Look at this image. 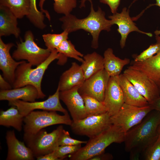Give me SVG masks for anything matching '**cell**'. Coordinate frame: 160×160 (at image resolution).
Masks as SVG:
<instances>
[{
	"instance_id": "cell-1",
	"label": "cell",
	"mask_w": 160,
	"mask_h": 160,
	"mask_svg": "<svg viewBox=\"0 0 160 160\" xmlns=\"http://www.w3.org/2000/svg\"><path fill=\"white\" fill-rule=\"evenodd\" d=\"M160 125V112L153 110L125 133V149L130 153V159H139L141 155L156 141Z\"/></svg>"
},
{
	"instance_id": "cell-2",
	"label": "cell",
	"mask_w": 160,
	"mask_h": 160,
	"mask_svg": "<svg viewBox=\"0 0 160 160\" xmlns=\"http://www.w3.org/2000/svg\"><path fill=\"white\" fill-rule=\"evenodd\" d=\"M88 0L91 3V8L90 12L87 17L78 19L70 13L60 18L59 20L62 23V29L68 33L80 29L89 33L92 37L91 47L97 49L98 47L100 33L103 30L109 31L113 24L111 20L106 18L105 12L100 7H98L97 11H95L92 0Z\"/></svg>"
},
{
	"instance_id": "cell-3",
	"label": "cell",
	"mask_w": 160,
	"mask_h": 160,
	"mask_svg": "<svg viewBox=\"0 0 160 160\" xmlns=\"http://www.w3.org/2000/svg\"><path fill=\"white\" fill-rule=\"evenodd\" d=\"M125 133L119 126L112 124L97 135L89 138L86 145L81 147L70 158L71 160H88L105 151L112 143L124 142Z\"/></svg>"
},
{
	"instance_id": "cell-4",
	"label": "cell",
	"mask_w": 160,
	"mask_h": 160,
	"mask_svg": "<svg viewBox=\"0 0 160 160\" xmlns=\"http://www.w3.org/2000/svg\"><path fill=\"white\" fill-rule=\"evenodd\" d=\"M59 55L56 49L51 52L47 58L34 68L28 62L24 61L16 68L15 79L12 86L13 88L23 87L28 85L35 87L39 93L38 99H43L45 95L42 91L41 83L44 73L49 65L54 60L58 59Z\"/></svg>"
},
{
	"instance_id": "cell-5",
	"label": "cell",
	"mask_w": 160,
	"mask_h": 160,
	"mask_svg": "<svg viewBox=\"0 0 160 160\" xmlns=\"http://www.w3.org/2000/svg\"><path fill=\"white\" fill-rule=\"evenodd\" d=\"M60 125L52 132L48 133L43 129L34 134H24L23 138L27 146L35 158L50 153L59 146V137L63 129Z\"/></svg>"
},
{
	"instance_id": "cell-6",
	"label": "cell",
	"mask_w": 160,
	"mask_h": 160,
	"mask_svg": "<svg viewBox=\"0 0 160 160\" xmlns=\"http://www.w3.org/2000/svg\"><path fill=\"white\" fill-rule=\"evenodd\" d=\"M72 122L68 113L61 115L56 111H33L24 118V134H35L47 127L55 124L70 126Z\"/></svg>"
},
{
	"instance_id": "cell-7",
	"label": "cell",
	"mask_w": 160,
	"mask_h": 160,
	"mask_svg": "<svg viewBox=\"0 0 160 160\" xmlns=\"http://www.w3.org/2000/svg\"><path fill=\"white\" fill-rule=\"evenodd\" d=\"M51 53L47 49L38 46L34 40L33 34L28 30L25 34L24 41L17 44V48L12 56L16 60H26L33 66H37L45 60Z\"/></svg>"
},
{
	"instance_id": "cell-8",
	"label": "cell",
	"mask_w": 160,
	"mask_h": 160,
	"mask_svg": "<svg viewBox=\"0 0 160 160\" xmlns=\"http://www.w3.org/2000/svg\"><path fill=\"white\" fill-rule=\"evenodd\" d=\"M108 112L98 115L87 116L76 121L70 126L74 134L93 137L106 130L113 124Z\"/></svg>"
},
{
	"instance_id": "cell-9",
	"label": "cell",
	"mask_w": 160,
	"mask_h": 160,
	"mask_svg": "<svg viewBox=\"0 0 160 160\" xmlns=\"http://www.w3.org/2000/svg\"><path fill=\"white\" fill-rule=\"evenodd\" d=\"M152 110L150 105L138 107L124 103L118 112L111 116V123L121 127L126 133L141 122Z\"/></svg>"
},
{
	"instance_id": "cell-10",
	"label": "cell",
	"mask_w": 160,
	"mask_h": 160,
	"mask_svg": "<svg viewBox=\"0 0 160 160\" xmlns=\"http://www.w3.org/2000/svg\"><path fill=\"white\" fill-rule=\"evenodd\" d=\"M123 74L149 104L160 97V93L156 85L142 72L128 67L124 71Z\"/></svg>"
},
{
	"instance_id": "cell-11",
	"label": "cell",
	"mask_w": 160,
	"mask_h": 160,
	"mask_svg": "<svg viewBox=\"0 0 160 160\" xmlns=\"http://www.w3.org/2000/svg\"><path fill=\"white\" fill-rule=\"evenodd\" d=\"M60 92L59 88L57 87L55 92L49 95L44 101L29 102L17 100L8 101V105L17 107L20 114L24 117L36 109L58 111L64 114L68 113L67 110L62 106L60 103Z\"/></svg>"
},
{
	"instance_id": "cell-12",
	"label": "cell",
	"mask_w": 160,
	"mask_h": 160,
	"mask_svg": "<svg viewBox=\"0 0 160 160\" xmlns=\"http://www.w3.org/2000/svg\"><path fill=\"white\" fill-rule=\"evenodd\" d=\"M110 77L103 69L85 80L79 92L81 96H89L103 102Z\"/></svg>"
},
{
	"instance_id": "cell-13",
	"label": "cell",
	"mask_w": 160,
	"mask_h": 160,
	"mask_svg": "<svg viewBox=\"0 0 160 160\" xmlns=\"http://www.w3.org/2000/svg\"><path fill=\"white\" fill-rule=\"evenodd\" d=\"M79 87L60 92V99L66 106L73 121L87 117L84 100L78 91Z\"/></svg>"
},
{
	"instance_id": "cell-14",
	"label": "cell",
	"mask_w": 160,
	"mask_h": 160,
	"mask_svg": "<svg viewBox=\"0 0 160 160\" xmlns=\"http://www.w3.org/2000/svg\"><path fill=\"white\" fill-rule=\"evenodd\" d=\"M113 25H117L118 27L117 31L120 34L121 38L120 44L121 48L125 47L127 39L129 34L133 31H136L151 37L152 33L143 31L139 29L133 22L129 15V10L127 8H124L120 13L116 12L108 16Z\"/></svg>"
},
{
	"instance_id": "cell-15",
	"label": "cell",
	"mask_w": 160,
	"mask_h": 160,
	"mask_svg": "<svg viewBox=\"0 0 160 160\" xmlns=\"http://www.w3.org/2000/svg\"><path fill=\"white\" fill-rule=\"evenodd\" d=\"M118 76L110 77L103 102L111 116L117 113L124 103L123 93Z\"/></svg>"
},
{
	"instance_id": "cell-16",
	"label": "cell",
	"mask_w": 160,
	"mask_h": 160,
	"mask_svg": "<svg viewBox=\"0 0 160 160\" xmlns=\"http://www.w3.org/2000/svg\"><path fill=\"white\" fill-rule=\"evenodd\" d=\"M155 38L160 45L157 53L143 62L134 61L128 67L140 71L148 76L156 85L160 93V35L156 36Z\"/></svg>"
},
{
	"instance_id": "cell-17",
	"label": "cell",
	"mask_w": 160,
	"mask_h": 160,
	"mask_svg": "<svg viewBox=\"0 0 160 160\" xmlns=\"http://www.w3.org/2000/svg\"><path fill=\"white\" fill-rule=\"evenodd\" d=\"M15 45L12 43L6 44L0 37V69L3 77L12 85L15 79V70L24 60L16 61L10 53V50Z\"/></svg>"
},
{
	"instance_id": "cell-18",
	"label": "cell",
	"mask_w": 160,
	"mask_h": 160,
	"mask_svg": "<svg viewBox=\"0 0 160 160\" xmlns=\"http://www.w3.org/2000/svg\"><path fill=\"white\" fill-rule=\"evenodd\" d=\"M6 139L8 147L6 160H33L34 156L30 148L24 143L16 138L14 130L6 133Z\"/></svg>"
},
{
	"instance_id": "cell-19",
	"label": "cell",
	"mask_w": 160,
	"mask_h": 160,
	"mask_svg": "<svg viewBox=\"0 0 160 160\" xmlns=\"http://www.w3.org/2000/svg\"><path fill=\"white\" fill-rule=\"evenodd\" d=\"M85 80L81 66L76 62H73L70 68L61 76L58 87L60 91L67 90L76 87H80Z\"/></svg>"
},
{
	"instance_id": "cell-20",
	"label": "cell",
	"mask_w": 160,
	"mask_h": 160,
	"mask_svg": "<svg viewBox=\"0 0 160 160\" xmlns=\"http://www.w3.org/2000/svg\"><path fill=\"white\" fill-rule=\"evenodd\" d=\"M39 93L34 86L28 85L25 86L0 91V100L8 101L21 100L29 102H33L38 99Z\"/></svg>"
},
{
	"instance_id": "cell-21",
	"label": "cell",
	"mask_w": 160,
	"mask_h": 160,
	"mask_svg": "<svg viewBox=\"0 0 160 160\" xmlns=\"http://www.w3.org/2000/svg\"><path fill=\"white\" fill-rule=\"evenodd\" d=\"M118 78L122 91L124 103L138 107H144L149 105L146 99L123 74L118 76Z\"/></svg>"
},
{
	"instance_id": "cell-22",
	"label": "cell",
	"mask_w": 160,
	"mask_h": 160,
	"mask_svg": "<svg viewBox=\"0 0 160 160\" xmlns=\"http://www.w3.org/2000/svg\"><path fill=\"white\" fill-rule=\"evenodd\" d=\"M17 19L8 8L0 5V37L13 35L19 37L20 30Z\"/></svg>"
},
{
	"instance_id": "cell-23",
	"label": "cell",
	"mask_w": 160,
	"mask_h": 160,
	"mask_svg": "<svg viewBox=\"0 0 160 160\" xmlns=\"http://www.w3.org/2000/svg\"><path fill=\"white\" fill-rule=\"evenodd\" d=\"M103 60L104 69L110 77L119 76L124 67L130 62L128 58L122 59L116 56L111 48L105 51Z\"/></svg>"
},
{
	"instance_id": "cell-24",
	"label": "cell",
	"mask_w": 160,
	"mask_h": 160,
	"mask_svg": "<svg viewBox=\"0 0 160 160\" xmlns=\"http://www.w3.org/2000/svg\"><path fill=\"white\" fill-rule=\"evenodd\" d=\"M83 59L80 66L85 80L104 69L103 57L95 52L84 56Z\"/></svg>"
},
{
	"instance_id": "cell-25",
	"label": "cell",
	"mask_w": 160,
	"mask_h": 160,
	"mask_svg": "<svg viewBox=\"0 0 160 160\" xmlns=\"http://www.w3.org/2000/svg\"><path fill=\"white\" fill-rule=\"evenodd\" d=\"M24 118L17 107L11 106L6 111H0V125L7 127H12L20 132L22 129Z\"/></svg>"
},
{
	"instance_id": "cell-26",
	"label": "cell",
	"mask_w": 160,
	"mask_h": 160,
	"mask_svg": "<svg viewBox=\"0 0 160 160\" xmlns=\"http://www.w3.org/2000/svg\"><path fill=\"white\" fill-rule=\"evenodd\" d=\"M59 56L58 59V64H64L67 61V57L73 58L79 62L82 63L84 60L83 55L77 51L70 41L65 40L56 49Z\"/></svg>"
},
{
	"instance_id": "cell-27",
	"label": "cell",
	"mask_w": 160,
	"mask_h": 160,
	"mask_svg": "<svg viewBox=\"0 0 160 160\" xmlns=\"http://www.w3.org/2000/svg\"><path fill=\"white\" fill-rule=\"evenodd\" d=\"M0 5L8 8L17 19L29 14L30 0H0Z\"/></svg>"
},
{
	"instance_id": "cell-28",
	"label": "cell",
	"mask_w": 160,
	"mask_h": 160,
	"mask_svg": "<svg viewBox=\"0 0 160 160\" xmlns=\"http://www.w3.org/2000/svg\"><path fill=\"white\" fill-rule=\"evenodd\" d=\"M46 0H40L39 3L41 11L45 15L49 20L51 17L48 12L44 9L43 6ZM53 9L57 13L63 14L66 15L70 14L73 9L76 7L77 5L76 0H53Z\"/></svg>"
},
{
	"instance_id": "cell-29",
	"label": "cell",
	"mask_w": 160,
	"mask_h": 160,
	"mask_svg": "<svg viewBox=\"0 0 160 160\" xmlns=\"http://www.w3.org/2000/svg\"><path fill=\"white\" fill-rule=\"evenodd\" d=\"M84 100L87 116L102 114L107 112L103 102L87 95L82 96Z\"/></svg>"
},
{
	"instance_id": "cell-30",
	"label": "cell",
	"mask_w": 160,
	"mask_h": 160,
	"mask_svg": "<svg viewBox=\"0 0 160 160\" xmlns=\"http://www.w3.org/2000/svg\"><path fill=\"white\" fill-rule=\"evenodd\" d=\"M30 0V10L29 14L26 17L35 27L41 30L43 29L46 26L44 22V13L38 10L36 5V0Z\"/></svg>"
},
{
	"instance_id": "cell-31",
	"label": "cell",
	"mask_w": 160,
	"mask_h": 160,
	"mask_svg": "<svg viewBox=\"0 0 160 160\" xmlns=\"http://www.w3.org/2000/svg\"><path fill=\"white\" fill-rule=\"evenodd\" d=\"M69 33L63 31L60 34L47 33L42 36L47 49L51 52L56 49L65 40L68 39Z\"/></svg>"
},
{
	"instance_id": "cell-32",
	"label": "cell",
	"mask_w": 160,
	"mask_h": 160,
	"mask_svg": "<svg viewBox=\"0 0 160 160\" xmlns=\"http://www.w3.org/2000/svg\"><path fill=\"white\" fill-rule=\"evenodd\" d=\"M145 160H160V135L156 141L142 154Z\"/></svg>"
},
{
	"instance_id": "cell-33",
	"label": "cell",
	"mask_w": 160,
	"mask_h": 160,
	"mask_svg": "<svg viewBox=\"0 0 160 160\" xmlns=\"http://www.w3.org/2000/svg\"><path fill=\"white\" fill-rule=\"evenodd\" d=\"M81 144L75 145H62L59 146L53 153L59 160L65 158L68 155L72 154L81 147Z\"/></svg>"
},
{
	"instance_id": "cell-34",
	"label": "cell",
	"mask_w": 160,
	"mask_h": 160,
	"mask_svg": "<svg viewBox=\"0 0 160 160\" xmlns=\"http://www.w3.org/2000/svg\"><path fill=\"white\" fill-rule=\"evenodd\" d=\"M160 48L159 44L156 42L152 44L140 54L137 56L134 61L141 62L146 61L152 57L157 53Z\"/></svg>"
},
{
	"instance_id": "cell-35",
	"label": "cell",
	"mask_w": 160,
	"mask_h": 160,
	"mask_svg": "<svg viewBox=\"0 0 160 160\" xmlns=\"http://www.w3.org/2000/svg\"><path fill=\"white\" fill-rule=\"evenodd\" d=\"M87 141L80 140L72 138L68 131L63 129L59 137L58 141L59 145H75L86 144Z\"/></svg>"
},
{
	"instance_id": "cell-36",
	"label": "cell",
	"mask_w": 160,
	"mask_h": 160,
	"mask_svg": "<svg viewBox=\"0 0 160 160\" xmlns=\"http://www.w3.org/2000/svg\"><path fill=\"white\" fill-rule=\"evenodd\" d=\"M100 2L108 5L113 14L117 12L121 0H99Z\"/></svg>"
},
{
	"instance_id": "cell-37",
	"label": "cell",
	"mask_w": 160,
	"mask_h": 160,
	"mask_svg": "<svg viewBox=\"0 0 160 160\" xmlns=\"http://www.w3.org/2000/svg\"><path fill=\"white\" fill-rule=\"evenodd\" d=\"M112 155L109 153H105L104 152L97 155L91 158L89 160H108L113 159Z\"/></svg>"
},
{
	"instance_id": "cell-38",
	"label": "cell",
	"mask_w": 160,
	"mask_h": 160,
	"mask_svg": "<svg viewBox=\"0 0 160 160\" xmlns=\"http://www.w3.org/2000/svg\"><path fill=\"white\" fill-rule=\"evenodd\" d=\"M12 88V85L0 75V88L1 90H7Z\"/></svg>"
},
{
	"instance_id": "cell-39",
	"label": "cell",
	"mask_w": 160,
	"mask_h": 160,
	"mask_svg": "<svg viewBox=\"0 0 160 160\" xmlns=\"http://www.w3.org/2000/svg\"><path fill=\"white\" fill-rule=\"evenodd\" d=\"M37 160H59L55 155L53 152L36 158Z\"/></svg>"
},
{
	"instance_id": "cell-40",
	"label": "cell",
	"mask_w": 160,
	"mask_h": 160,
	"mask_svg": "<svg viewBox=\"0 0 160 160\" xmlns=\"http://www.w3.org/2000/svg\"><path fill=\"white\" fill-rule=\"evenodd\" d=\"M149 105L153 110H155L160 112V97L152 103Z\"/></svg>"
},
{
	"instance_id": "cell-41",
	"label": "cell",
	"mask_w": 160,
	"mask_h": 160,
	"mask_svg": "<svg viewBox=\"0 0 160 160\" xmlns=\"http://www.w3.org/2000/svg\"><path fill=\"white\" fill-rule=\"evenodd\" d=\"M137 0H134L132 3L135 2V1H137ZM156 3L153 5H156V6H157L160 8V0H156Z\"/></svg>"
},
{
	"instance_id": "cell-42",
	"label": "cell",
	"mask_w": 160,
	"mask_h": 160,
	"mask_svg": "<svg viewBox=\"0 0 160 160\" xmlns=\"http://www.w3.org/2000/svg\"><path fill=\"white\" fill-rule=\"evenodd\" d=\"M154 33L156 36L160 35V30H156L154 32Z\"/></svg>"
},
{
	"instance_id": "cell-43",
	"label": "cell",
	"mask_w": 160,
	"mask_h": 160,
	"mask_svg": "<svg viewBox=\"0 0 160 160\" xmlns=\"http://www.w3.org/2000/svg\"><path fill=\"white\" fill-rule=\"evenodd\" d=\"M159 134L160 135V125L159 128Z\"/></svg>"
}]
</instances>
